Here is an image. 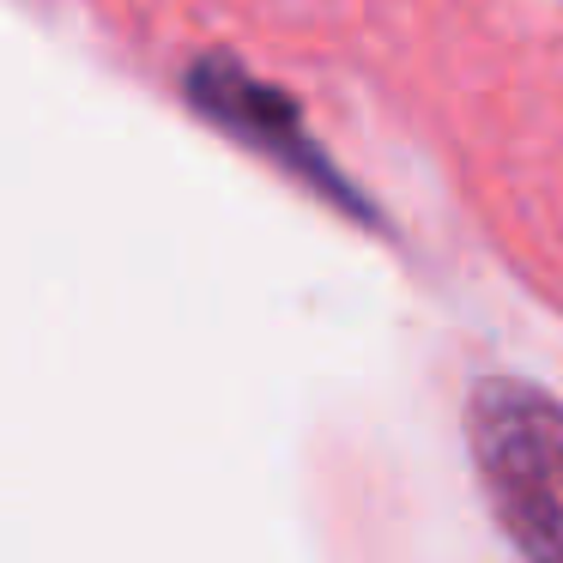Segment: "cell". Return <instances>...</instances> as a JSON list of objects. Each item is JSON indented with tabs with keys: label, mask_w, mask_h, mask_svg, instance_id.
Returning a JSON list of instances; mask_svg holds the SVG:
<instances>
[{
	"label": "cell",
	"mask_w": 563,
	"mask_h": 563,
	"mask_svg": "<svg viewBox=\"0 0 563 563\" xmlns=\"http://www.w3.org/2000/svg\"><path fill=\"white\" fill-rule=\"evenodd\" d=\"M466 449L503 539L521 563H563V400L527 376H485L466 394Z\"/></svg>",
	"instance_id": "1"
},
{
	"label": "cell",
	"mask_w": 563,
	"mask_h": 563,
	"mask_svg": "<svg viewBox=\"0 0 563 563\" xmlns=\"http://www.w3.org/2000/svg\"><path fill=\"white\" fill-rule=\"evenodd\" d=\"M188 103H195V115H207L219 134L243 140L249 152H261L267 164H279L291 183H303L316 200H328L333 212H345L352 224H364V231H382V212L376 200L364 195V188L352 183V176L340 170V164L321 152V140L303 128V110H297L291 91L267 86V79H255L243 62H231V55H200L195 67H188Z\"/></svg>",
	"instance_id": "2"
}]
</instances>
